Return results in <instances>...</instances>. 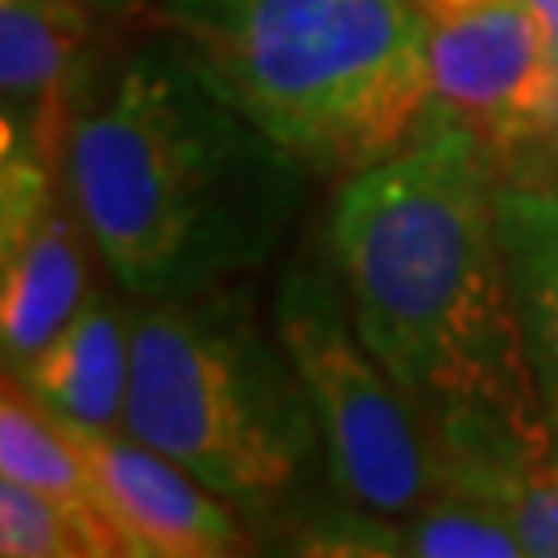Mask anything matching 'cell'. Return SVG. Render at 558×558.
Masks as SVG:
<instances>
[{
	"label": "cell",
	"instance_id": "11",
	"mask_svg": "<svg viewBox=\"0 0 558 558\" xmlns=\"http://www.w3.org/2000/svg\"><path fill=\"white\" fill-rule=\"evenodd\" d=\"M9 377L50 418L120 430L133 380V306L117 302L108 290H87L59 336Z\"/></svg>",
	"mask_w": 558,
	"mask_h": 558
},
{
	"label": "cell",
	"instance_id": "13",
	"mask_svg": "<svg viewBox=\"0 0 558 558\" xmlns=\"http://www.w3.org/2000/svg\"><path fill=\"white\" fill-rule=\"evenodd\" d=\"M0 476L17 480L62 505L66 518L80 525L92 558L124 555L87 480L80 447L13 377H4V401H0Z\"/></svg>",
	"mask_w": 558,
	"mask_h": 558
},
{
	"label": "cell",
	"instance_id": "9",
	"mask_svg": "<svg viewBox=\"0 0 558 558\" xmlns=\"http://www.w3.org/2000/svg\"><path fill=\"white\" fill-rule=\"evenodd\" d=\"M435 488L493 509L530 558H558V456L546 435L509 422H451L426 430Z\"/></svg>",
	"mask_w": 558,
	"mask_h": 558
},
{
	"label": "cell",
	"instance_id": "8",
	"mask_svg": "<svg viewBox=\"0 0 558 558\" xmlns=\"http://www.w3.org/2000/svg\"><path fill=\"white\" fill-rule=\"evenodd\" d=\"M92 13L75 0H0V149L62 158L87 75Z\"/></svg>",
	"mask_w": 558,
	"mask_h": 558
},
{
	"label": "cell",
	"instance_id": "3",
	"mask_svg": "<svg viewBox=\"0 0 558 558\" xmlns=\"http://www.w3.org/2000/svg\"><path fill=\"white\" fill-rule=\"evenodd\" d=\"M158 25L315 174L398 154L435 108L414 0H158Z\"/></svg>",
	"mask_w": 558,
	"mask_h": 558
},
{
	"label": "cell",
	"instance_id": "6",
	"mask_svg": "<svg viewBox=\"0 0 558 558\" xmlns=\"http://www.w3.org/2000/svg\"><path fill=\"white\" fill-rule=\"evenodd\" d=\"M435 108L476 129L500 166L558 149V50L525 0L430 17Z\"/></svg>",
	"mask_w": 558,
	"mask_h": 558
},
{
	"label": "cell",
	"instance_id": "2",
	"mask_svg": "<svg viewBox=\"0 0 558 558\" xmlns=\"http://www.w3.org/2000/svg\"><path fill=\"white\" fill-rule=\"evenodd\" d=\"M500 158L430 108L398 154L343 174L327 257L356 331L426 430L509 422L546 435L497 220Z\"/></svg>",
	"mask_w": 558,
	"mask_h": 558
},
{
	"label": "cell",
	"instance_id": "5",
	"mask_svg": "<svg viewBox=\"0 0 558 558\" xmlns=\"http://www.w3.org/2000/svg\"><path fill=\"white\" fill-rule=\"evenodd\" d=\"M269 319L306 389L336 497L389 518L435 497L426 426L356 331L331 257L286 265Z\"/></svg>",
	"mask_w": 558,
	"mask_h": 558
},
{
	"label": "cell",
	"instance_id": "14",
	"mask_svg": "<svg viewBox=\"0 0 558 558\" xmlns=\"http://www.w3.org/2000/svg\"><path fill=\"white\" fill-rule=\"evenodd\" d=\"M0 555L4 558H92L80 525L66 509L25 488L0 480Z\"/></svg>",
	"mask_w": 558,
	"mask_h": 558
},
{
	"label": "cell",
	"instance_id": "16",
	"mask_svg": "<svg viewBox=\"0 0 558 558\" xmlns=\"http://www.w3.org/2000/svg\"><path fill=\"white\" fill-rule=\"evenodd\" d=\"M525 9L538 17V25L546 29L550 46L558 50V0H525Z\"/></svg>",
	"mask_w": 558,
	"mask_h": 558
},
{
	"label": "cell",
	"instance_id": "4",
	"mask_svg": "<svg viewBox=\"0 0 558 558\" xmlns=\"http://www.w3.org/2000/svg\"><path fill=\"white\" fill-rule=\"evenodd\" d=\"M133 439L199 476L253 521L281 518L327 472L294 360L244 286L195 299L133 302Z\"/></svg>",
	"mask_w": 558,
	"mask_h": 558
},
{
	"label": "cell",
	"instance_id": "15",
	"mask_svg": "<svg viewBox=\"0 0 558 558\" xmlns=\"http://www.w3.org/2000/svg\"><path fill=\"white\" fill-rule=\"evenodd\" d=\"M92 17H133L145 9H158V0H75Z\"/></svg>",
	"mask_w": 558,
	"mask_h": 558
},
{
	"label": "cell",
	"instance_id": "12",
	"mask_svg": "<svg viewBox=\"0 0 558 558\" xmlns=\"http://www.w3.org/2000/svg\"><path fill=\"white\" fill-rule=\"evenodd\" d=\"M80 211L71 195H50L41 216L17 240L0 244V343L4 373L21 368L62 331L87 299Z\"/></svg>",
	"mask_w": 558,
	"mask_h": 558
},
{
	"label": "cell",
	"instance_id": "7",
	"mask_svg": "<svg viewBox=\"0 0 558 558\" xmlns=\"http://www.w3.org/2000/svg\"><path fill=\"white\" fill-rule=\"evenodd\" d=\"M59 426L80 447L104 518L129 558H223L248 546L236 509L158 447L129 430Z\"/></svg>",
	"mask_w": 558,
	"mask_h": 558
},
{
	"label": "cell",
	"instance_id": "10",
	"mask_svg": "<svg viewBox=\"0 0 558 558\" xmlns=\"http://www.w3.org/2000/svg\"><path fill=\"white\" fill-rule=\"evenodd\" d=\"M497 220L521 352L546 439L558 456V166H546L542 158L500 166Z\"/></svg>",
	"mask_w": 558,
	"mask_h": 558
},
{
	"label": "cell",
	"instance_id": "17",
	"mask_svg": "<svg viewBox=\"0 0 558 558\" xmlns=\"http://www.w3.org/2000/svg\"><path fill=\"white\" fill-rule=\"evenodd\" d=\"M426 17H442V13H459V9H472V4H484V0H414Z\"/></svg>",
	"mask_w": 558,
	"mask_h": 558
},
{
	"label": "cell",
	"instance_id": "1",
	"mask_svg": "<svg viewBox=\"0 0 558 558\" xmlns=\"http://www.w3.org/2000/svg\"><path fill=\"white\" fill-rule=\"evenodd\" d=\"M311 174L161 25L87 66L62 137L87 244L133 302L195 299L274 265Z\"/></svg>",
	"mask_w": 558,
	"mask_h": 558
}]
</instances>
